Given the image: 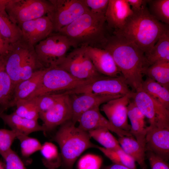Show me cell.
<instances>
[{
	"instance_id": "1",
	"label": "cell",
	"mask_w": 169,
	"mask_h": 169,
	"mask_svg": "<svg viewBox=\"0 0 169 169\" xmlns=\"http://www.w3.org/2000/svg\"><path fill=\"white\" fill-rule=\"evenodd\" d=\"M103 49L111 55L133 92L142 90L144 72L149 67L144 52L133 43L113 34L109 35Z\"/></svg>"
},
{
	"instance_id": "2",
	"label": "cell",
	"mask_w": 169,
	"mask_h": 169,
	"mask_svg": "<svg viewBox=\"0 0 169 169\" xmlns=\"http://www.w3.org/2000/svg\"><path fill=\"white\" fill-rule=\"evenodd\" d=\"M168 29V25L157 20L146 6L133 12L123 27L114 31L113 34L133 43L145 53L151 49L160 36Z\"/></svg>"
},
{
	"instance_id": "3",
	"label": "cell",
	"mask_w": 169,
	"mask_h": 169,
	"mask_svg": "<svg viewBox=\"0 0 169 169\" xmlns=\"http://www.w3.org/2000/svg\"><path fill=\"white\" fill-rule=\"evenodd\" d=\"M108 30L105 15L94 14L90 11L57 33L66 36L74 48L103 49L110 35Z\"/></svg>"
},
{
	"instance_id": "4",
	"label": "cell",
	"mask_w": 169,
	"mask_h": 169,
	"mask_svg": "<svg viewBox=\"0 0 169 169\" xmlns=\"http://www.w3.org/2000/svg\"><path fill=\"white\" fill-rule=\"evenodd\" d=\"M3 56L6 70L14 89L19 82L29 79L43 68L38 59L34 46L21 39L10 44Z\"/></svg>"
},
{
	"instance_id": "5",
	"label": "cell",
	"mask_w": 169,
	"mask_h": 169,
	"mask_svg": "<svg viewBox=\"0 0 169 169\" xmlns=\"http://www.w3.org/2000/svg\"><path fill=\"white\" fill-rule=\"evenodd\" d=\"M88 132L75 126L71 120L61 125L54 137L60 149L63 166L73 169L78 157L85 150L97 146L90 141Z\"/></svg>"
},
{
	"instance_id": "6",
	"label": "cell",
	"mask_w": 169,
	"mask_h": 169,
	"mask_svg": "<svg viewBox=\"0 0 169 169\" xmlns=\"http://www.w3.org/2000/svg\"><path fill=\"white\" fill-rule=\"evenodd\" d=\"M96 80L77 79L58 66L45 68L38 86L28 99L49 94L64 93Z\"/></svg>"
},
{
	"instance_id": "7",
	"label": "cell",
	"mask_w": 169,
	"mask_h": 169,
	"mask_svg": "<svg viewBox=\"0 0 169 169\" xmlns=\"http://www.w3.org/2000/svg\"><path fill=\"white\" fill-rule=\"evenodd\" d=\"M72 47L65 35L53 33L34 46L38 59L44 68L59 66Z\"/></svg>"
},
{
	"instance_id": "8",
	"label": "cell",
	"mask_w": 169,
	"mask_h": 169,
	"mask_svg": "<svg viewBox=\"0 0 169 169\" xmlns=\"http://www.w3.org/2000/svg\"><path fill=\"white\" fill-rule=\"evenodd\" d=\"M53 7L49 0H8L6 10L12 21L19 26L24 22L47 15Z\"/></svg>"
},
{
	"instance_id": "9",
	"label": "cell",
	"mask_w": 169,
	"mask_h": 169,
	"mask_svg": "<svg viewBox=\"0 0 169 169\" xmlns=\"http://www.w3.org/2000/svg\"><path fill=\"white\" fill-rule=\"evenodd\" d=\"M49 0L53 7L47 15L53 24V33H58L90 11L84 0Z\"/></svg>"
},
{
	"instance_id": "10",
	"label": "cell",
	"mask_w": 169,
	"mask_h": 169,
	"mask_svg": "<svg viewBox=\"0 0 169 169\" xmlns=\"http://www.w3.org/2000/svg\"><path fill=\"white\" fill-rule=\"evenodd\" d=\"M58 67L80 80L97 79L105 76L96 69L85 47L74 48L67 54L63 62Z\"/></svg>"
},
{
	"instance_id": "11",
	"label": "cell",
	"mask_w": 169,
	"mask_h": 169,
	"mask_svg": "<svg viewBox=\"0 0 169 169\" xmlns=\"http://www.w3.org/2000/svg\"><path fill=\"white\" fill-rule=\"evenodd\" d=\"M132 99L150 126L169 128V109L142 90L132 91Z\"/></svg>"
},
{
	"instance_id": "12",
	"label": "cell",
	"mask_w": 169,
	"mask_h": 169,
	"mask_svg": "<svg viewBox=\"0 0 169 169\" xmlns=\"http://www.w3.org/2000/svg\"><path fill=\"white\" fill-rule=\"evenodd\" d=\"M121 75L104 76L88 84L65 92L68 95L89 93L96 95L123 96L132 91Z\"/></svg>"
},
{
	"instance_id": "13",
	"label": "cell",
	"mask_w": 169,
	"mask_h": 169,
	"mask_svg": "<svg viewBox=\"0 0 169 169\" xmlns=\"http://www.w3.org/2000/svg\"><path fill=\"white\" fill-rule=\"evenodd\" d=\"M132 92L108 101L102 104L101 109L112 125L129 132L131 127L128 120V106L132 99Z\"/></svg>"
},
{
	"instance_id": "14",
	"label": "cell",
	"mask_w": 169,
	"mask_h": 169,
	"mask_svg": "<svg viewBox=\"0 0 169 169\" xmlns=\"http://www.w3.org/2000/svg\"><path fill=\"white\" fill-rule=\"evenodd\" d=\"M72 110L69 95L63 93L56 103L49 110L39 114L43 121L44 131L52 130L56 126L71 120Z\"/></svg>"
},
{
	"instance_id": "15",
	"label": "cell",
	"mask_w": 169,
	"mask_h": 169,
	"mask_svg": "<svg viewBox=\"0 0 169 169\" xmlns=\"http://www.w3.org/2000/svg\"><path fill=\"white\" fill-rule=\"evenodd\" d=\"M19 27L21 39L34 46L54 33L53 24L47 15L24 22Z\"/></svg>"
},
{
	"instance_id": "16",
	"label": "cell",
	"mask_w": 169,
	"mask_h": 169,
	"mask_svg": "<svg viewBox=\"0 0 169 169\" xmlns=\"http://www.w3.org/2000/svg\"><path fill=\"white\" fill-rule=\"evenodd\" d=\"M72 110L71 120L75 124L80 116L87 111L100 106L108 101L122 96L96 95L84 93L69 95Z\"/></svg>"
},
{
	"instance_id": "17",
	"label": "cell",
	"mask_w": 169,
	"mask_h": 169,
	"mask_svg": "<svg viewBox=\"0 0 169 169\" xmlns=\"http://www.w3.org/2000/svg\"><path fill=\"white\" fill-rule=\"evenodd\" d=\"M146 151L151 152L166 161L169 158V128L147 127Z\"/></svg>"
},
{
	"instance_id": "18",
	"label": "cell",
	"mask_w": 169,
	"mask_h": 169,
	"mask_svg": "<svg viewBox=\"0 0 169 169\" xmlns=\"http://www.w3.org/2000/svg\"><path fill=\"white\" fill-rule=\"evenodd\" d=\"M78 127L88 132L101 128H107L115 133L119 137L124 136H133L129 132L119 129L112 125L101 113L99 107L90 109L83 113L79 117Z\"/></svg>"
},
{
	"instance_id": "19",
	"label": "cell",
	"mask_w": 169,
	"mask_h": 169,
	"mask_svg": "<svg viewBox=\"0 0 169 169\" xmlns=\"http://www.w3.org/2000/svg\"><path fill=\"white\" fill-rule=\"evenodd\" d=\"M85 48L95 68L101 74L110 77L121 75L113 57L107 50L95 47Z\"/></svg>"
},
{
	"instance_id": "20",
	"label": "cell",
	"mask_w": 169,
	"mask_h": 169,
	"mask_svg": "<svg viewBox=\"0 0 169 169\" xmlns=\"http://www.w3.org/2000/svg\"><path fill=\"white\" fill-rule=\"evenodd\" d=\"M133 13L126 0H109L105 17L109 30L120 29Z\"/></svg>"
},
{
	"instance_id": "21",
	"label": "cell",
	"mask_w": 169,
	"mask_h": 169,
	"mask_svg": "<svg viewBox=\"0 0 169 169\" xmlns=\"http://www.w3.org/2000/svg\"><path fill=\"white\" fill-rule=\"evenodd\" d=\"M0 117L11 130L17 133L18 136H28L33 132L44 131L43 126L38 124V120H30L20 116L14 112L9 114L1 113Z\"/></svg>"
},
{
	"instance_id": "22",
	"label": "cell",
	"mask_w": 169,
	"mask_h": 169,
	"mask_svg": "<svg viewBox=\"0 0 169 169\" xmlns=\"http://www.w3.org/2000/svg\"><path fill=\"white\" fill-rule=\"evenodd\" d=\"M127 115L131 123L130 132L138 143L145 148L147 126L145 124V117L133 101H130L128 104Z\"/></svg>"
},
{
	"instance_id": "23",
	"label": "cell",
	"mask_w": 169,
	"mask_h": 169,
	"mask_svg": "<svg viewBox=\"0 0 169 169\" xmlns=\"http://www.w3.org/2000/svg\"><path fill=\"white\" fill-rule=\"evenodd\" d=\"M8 0H0V33L10 44L15 43L22 38L20 27L13 22L6 10Z\"/></svg>"
},
{
	"instance_id": "24",
	"label": "cell",
	"mask_w": 169,
	"mask_h": 169,
	"mask_svg": "<svg viewBox=\"0 0 169 169\" xmlns=\"http://www.w3.org/2000/svg\"><path fill=\"white\" fill-rule=\"evenodd\" d=\"M45 68L35 72L29 79L19 83L15 87L12 100L8 108L15 106L18 101L28 99L38 86Z\"/></svg>"
},
{
	"instance_id": "25",
	"label": "cell",
	"mask_w": 169,
	"mask_h": 169,
	"mask_svg": "<svg viewBox=\"0 0 169 169\" xmlns=\"http://www.w3.org/2000/svg\"><path fill=\"white\" fill-rule=\"evenodd\" d=\"M145 55L149 66L158 63L169 62V29L162 34Z\"/></svg>"
},
{
	"instance_id": "26",
	"label": "cell",
	"mask_w": 169,
	"mask_h": 169,
	"mask_svg": "<svg viewBox=\"0 0 169 169\" xmlns=\"http://www.w3.org/2000/svg\"><path fill=\"white\" fill-rule=\"evenodd\" d=\"M117 140L122 150L137 162L141 169H146L145 148L140 144L133 136L119 137Z\"/></svg>"
},
{
	"instance_id": "27",
	"label": "cell",
	"mask_w": 169,
	"mask_h": 169,
	"mask_svg": "<svg viewBox=\"0 0 169 169\" xmlns=\"http://www.w3.org/2000/svg\"><path fill=\"white\" fill-rule=\"evenodd\" d=\"M14 87L6 70L3 56H0V113L8 108L13 96Z\"/></svg>"
},
{
	"instance_id": "28",
	"label": "cell",
	"mask_w": 169,
	"mask_h": 169,
	"mask_svg": "<svg viewBox=\"0 0 169 169\" xmlns=\"http://www.w3.org/2000/svg\"><path fill=\"white\" fill-rule=\"evenodd\" d=\"M142 90L169 109V90L146 77L144 80Z\"/></svg>"
},
{
	"instance_id": "29",
	"label": "cell",
	"mask_w": 169,
	"mask_h": 169,
	"mask_svg": "<svg viewBox=\"0 0 169 169\" xmlns=\"http://www.w3.org/2000/svg\"><path fill=\"white\" fill-rule=\"evenodd\" d=\"M169 90V62L158 63L147 67L144 75Z\"/></svg>"
},
{
	"instance_id": "30",
	"label": "cell",
	"mask_w": 169,
	"mask_h": 169,
	"mask_svg": "<svg viewBox=\"0 0 169 169\" xmlns=\"http://www.w3.org/2000/svg\"><path fill=\"white\" fill-rule=\"evenodd\" d=\"M90 137L109 150H116L122 149L117 139L105 128H101L88 132Z\"/></svg>"
},
{
	"instance_id": "31",
	"label": "cell",
	"mask_w": 169,
	"mask_h": 169,
	"mask_svg": "<svg viewBox=\"0 0 169 169\" xmlns=\"http://www.w3.org/2000/svg\"><path fill=\"white\" fill-rule=\"evenodd\" d=\"M97 148L101 151L114 163L123 166L129 169H137L136 161L122 149L116 150H109L98 146Z\"/></svg>"
},
{
	"instance_id": "32",
	"label": "cell",
	"mask_w": 169,
	"mask_h": 169,
	"mask_svg": "<svg viewBox=\"0 0 169 169\" xmlns=\"http://www.w3.org/2000/svg\"><path fill=\"white\" fill-rule=\"evenodd\" d=\"M15 106L16 109L14 112L20 116L36 120L39 117V111L33 98L19 100Z\"/></svg>"
},
{
	"instance_id": "33",
	"label": "cell",
	"mask_w": 169,
	"mask_h": 169,
	"mask_svg": "<svg viewBox=\"0 0 169 169\" xmlns=\"http://www.w3.org/2000/svg\"><path fill=\"white\" fill-rule=\"evenodd\" d=\"M150 14L158 21L169 24V0H148Z\"/></svg>"
},
{
	"instance_id": "34",
	"label": "cell",
	"mask_w": 169,
	"mask_h": 169,
	"mask_svg": "<svg viewBox=\"0 0 169 169\" xmlns=\"http://www.w3.org/2000/svg\"><path fill=\"white\" fill-rule=\"evenodd\" d=\"M44 158V162L47 167L55 168L60 164L57 148L53 143L46 142L42 145L40 150Z\"/></svg>"
},
{
	"instance_id": "35",
	"label": "cell",
	"mask_w": 169,
	"mask_h": 169,
	"mask_svg": "<svg viewBox=\"0 0 169 169\" xmlns=\"http://www.w3.org/2000/svg\"><path fill=\"white\" fill-rule=\"evenodd\" d=\"M17 138L20 141L21 153L24 156H29L41 148L42 145L36 138L23 135H18Z\"/></svg>"
},
{
	"instance_id": "36",
	"label": "cell",
	"mask_w": 169,
	"mask_h": 169,
	"mask_svg": "<svg viewBox=\"0 0 169 169\" xmlns=\"http://www.w3.org/2000/svg\"><path fill=\"white\" fill-rule=\"evenodd\" d=\"M17 136L12 130L0 129V155L3 159L12 150V145Z\"/></svg>"
},
{
	"instance_id": "37",
	"label": "cell",
	"mask_w": 169,
	"mask_h": 169,
	"mask_svg": "<svg viewBox=\"0 0 169 169\" xmlns=\"http://www.w3.org/2000/svg\"><path fill=\"white\" fill-rule=\"evenodd\" d=\"M63 93H51L33 98L39 112V115L51 108L63 95Z\"/></svg>"
},
{
	"instance_id": "38",
	"label": "cell",
	"mask_w": 169,
	"mask_h": 169,
	"mask_svg": "<svg viewBox=\"0 0 169 169\" xmlns=\"http://www.w3.org/2000/svg\"><path fill=\"white\" fill-rule=\"evenodd\" d=\"M102 163L100 156L87 154L82 157L77 163L78 169H100Z\"/></svg>"
},
{
	"instance_id": "39",
	"label": "cell",
	"mask_w": 169,
	"mask_h": 169,
	"mask_svg": "<svg viewBox=\"0 0 169 169\" xmlns=\"http://www.w3.org/2000/svg\"><path fill=\"white\" fill-rule=\"evenodd\" d=\"M90 11L94 14L105 15L109 0H84Z\"/></svg>"
},
{
	"instance_id": "40",
	"label": "cell",
	"mask_w": 169,
	"mask_h": 169,
	"mask_svg": "<svg viewBox=\"0 0 169 169\" xmlns=\"http://www.w3.org/2000/svg\"><path fill=\"white\" fill-rule=\"evenodd\" d=\"M4 159L5 169H27L19 156L12 149Z\"/></svg>"
},
{
	"instance_id": "41",
	"label": "cell",
	"mask_w": 169,
	"mask_h": 169,
	"mask_svg": "<svg viewBox=\"0 0 169 169\" xmlns=\"http://www.w3.org/2000/svg\"><path fill=\"white\" fill-rule=\"evenodd\" d=\"M146 152L151 169H169L167 161L151 152Z\"/></svg>"
},
{
	"instance_id": "42",
	"label": "cell",
	"mask_w": 169,
	"mask_h": 169,
	"mask_svg": "<svg viewBox=\"0 0 169 169\" xmlns=\"http://www.w3.org/2000/svg\"><path fill=\"white\" fill-rule=\"evenodd\" d=\"M133 12L138 11L146 6L147 0H126Z\"/></svg>"
},
{
	"instance_id": "43",
	"label": "cell",
	"mask_w": 169,
	"mask_h": 169,
	"mask_svg": "<svg viewBox=\"0 0 169 169\" xmlns=\"http://www.w3.org/2000/svg\"><path fill=\"white\" fill-rule=\"evenodd\" d=\"M10 44L0 33V56H4L7 53Z\"/></svg>"
},
{
	"instance_id": "44",
	"label": "cell",
	"mask_w": 169,
	"mask_h": 169,
	"mask_svg": "<svg viewBox=\"0 0 169 169\" xmlns=\"http://www.w3.org/2000/svg\"><path fill=\"white\" fill-rule=\"evenodd\" d=\"M103 169H129L122 165L113 163L110 165L105 167Z\"/></svg>"
},
{
	"instance_id": "45",
	"label": "cell",
	"mask_w": 169,
	"mask_h": 169,
	"mask_svg": "<svg viewBox=\"0 0 169 169\" xmlns=\"http://www.w3.org/2000/svg\"><path fill=\"white\" fill-rule=\"evenodd\" d=\"M0 169H5V168H4L2 162L1 161H0Z\"/></svg>"
}]
</instances>
